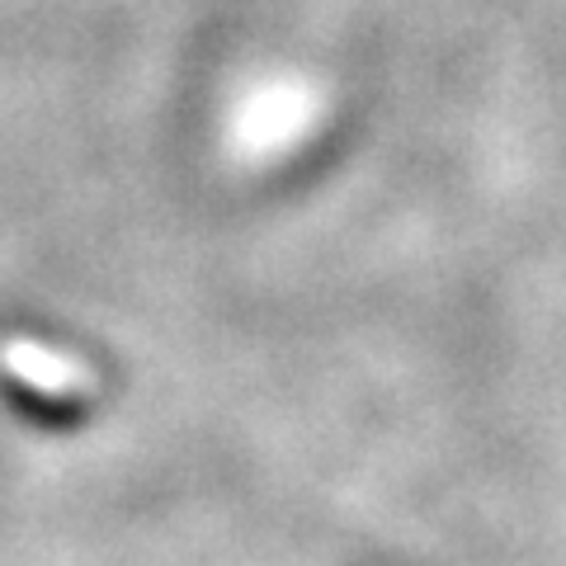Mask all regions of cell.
<instances>
[{"instance_id": "cell-1", "label": "cell", "mask_w": 566, "mask_h": 566, "mask_svg": "<svg viewBox=\"0 0 566 566\" xmlns=\"http://www.w3.org/2000/svg\"><path fill=\"white\" fill-rule=\"evenodd\" d=\"M6 368L24 387H39V392H48V397H85L95 387L91 364H81L76 354L33 345V340H14L6 349Z\"/></svg>"}]
</instances>
